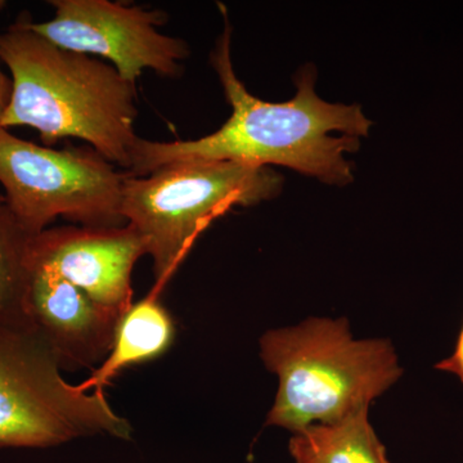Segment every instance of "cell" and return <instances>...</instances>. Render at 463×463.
Wrapping results in <instances>:
<instances>
[{"label":"cell","instance_id":"6da1fadb","mask_svg":"<svg viewBox=\"0 0 463 463\" xmlns=\"http://www.w3.org/2000/svg\"><path fill=\"white\" fill-rule=\"evenodd\" d=\"M212 63L232 108L227 123L194 141L139 138L129 175L146 176L179 161L230 160L259 166H288L330 184L353 181L345 155L359 148V137L367 136L373 125L359 106L319 99L312 67L301 70L297 96L288 102H265L252 96L232 65L230 25L216 43Z\"/></svg>","mask_w":463,"mask_h":463},{"label":"cell","instance_id":"7a4b0ae2","mask_svg":"<svg viewBox=\"0 0 463 463\" xmlns=\"http://www.w3.org/2000/svg\"><path fill=\"white\" fill-rule=\"evenodd\" d=\"M0 60L12 74L0 128L30 127L51 146L78 138L125 173L141 137L134 129L136 85L109 63L62 50L18 21L0 33Z\"/></svg>","mask_w":463,"mask_h":463},{"label":"cell","instance_id":"3957f363","mask_svg":"<svg viewBox=\"0 0 463 463\" xmlns=\"http://www.w3.org/2000/svg\"><path fill=\"white\" fill-rule=\"evenodd\" d=\"M260 356L279 377L265 425L292 434L370 408L403 374L389 340L355 339L346 318L312 317L265 332Z\"/></svg>","mask_w":463,"mask_h":463},{"label":"cell","instance_id":"277c9868","mask_svg":"<svg viewBox=\"0 0 463 463\" xmlns=\"http://www.w3.org/2000/svg\"><path fill=\"white\" fill-rule=\"evenodd\" d=\"M269 166L230 160L167 164L146 176L128 174L121 214L146 241L154 261L155 294L169 281L197 236L236 206L257 205L281 192Z\"/></svg>","mask_w":463,"mask_h":463},{"label":"cell","instance_id":"5b68a950","mask_svg":"<svg viewBox=\"0 0 463 463\" xmlns=\"http://www.w3.org/2000/svg\"><path fill=\"white\" fill-rule=\"evenodd\" d=\"M32 328H0V448H48L106 434L130 440V423L105 392H87Z\"/></svg>","mask_w":463,"mask_h":463},{"label":"cell","instance_id":"8992f818","mask_svg":"<svg viewBox=\"0 0 463 463\" xmlns=\"http://www.w3.org/2000/svg\"><path fill=\"white\" fill-rule=\"evenodd\" d=\"M127 176L93 148L42 147L0 128V184L29 236L48 230L58 216L81 227H123Z\"/></svg>","mask_w":463,"mask_h":463},{"label":"cell","instance_id":"52a82bcc","mask_svg":"<svg viewBox=\"0 0 463 463\" xmlns=\"http://www.w3.org/2000/svg\"><path fill=\"white\" fill-rule=\"evenodd\" d=\"M56 14L47 23L26 25L62 50L109 60L125 80L136 85L145 70L163 78L183 74L190 47L165 35L166 12L109 0H51Z\"/></svg>","mask_w":463,"mask_h":463},{"label":"cell","instance_id":"ba28073f","mask_svg":"<svg viewBox=\"0 0 463 463\" xmlns=\"http://www.w3.org/2000/svg\"><path fill=\"white\" fill-rule=\"evenodd\" d=\"M147 245L130 224L52 228L32 237L29 263L48 268L100 306L124 315L133 301L132 273Z\"/></svg>","mask_w":463,"mask_h":463},{"label":"cell","instance_id":"9c48e42d","mask_svg":"<svg viewBox=\"0 0 463 463\" xmlns=\"http://www.w3.org/2000/svg\"><path fill=\"white\" fill-rule=\"evenodd\" d=\"M25 310L30 327L67 370L102 364L123 316L96 303L53 270L33 264Z\"/></svg>","mask_w":463,"mask_h":463},{"label":"cell","instance_id":"30bf717a","mask_svg":"<svg viewBox=\"0 0 463 463\" xmlns=\"http://www.w3.org/2000/svg\"><path fill=\"white\" fill-rule=\"evenodd\" d=\"M175 339V323L158 294L137 301L118 319L111 349L90 377L79 383L87 392L103 388L130 365L146 364L165 354Z\"/></svg>","mask_w":463,"mask_h":463},{"label":"cell","instance_id":"8fae6325","mask_svg":"<svg viewBox=\"0 0 463 463\" xmlns=\"http://www.w3.org/2000/svg\"><path fill=\"white\" fill-rule=\"evenodd\" d=\"M368 411L364 408L292 434L288 452L294 463H390Z\"/></svg>","mask_w":463,"mask_h":463},{"label":"cell","instance_id":"7c38bea8","mask_svg":"<svg viewBox=\"0 0 463 463\" xmlns=\"http://www.w3.org/2000/svg\"><path fill=\"white\" fill-rule=\"evenodd\" d=\"M30 241L0 194V328H32L25 310Z\"/></svg>","mask_w":463,"mask_h":463},{"label":"cell","instance_id":"4fadbf2b","mask_svg":"<svg viewBox=\"0 0 463 463\" xmlns=\"http://www.w3.org/2000/svg\"><path fill=\"white\" fill-rule=\"evenodd\" d=\"M435 368L444 371V373L456 374L463 385V326L458 335V340H457L455 352L452 355L439 362Z\"/></svg>","mask_w":463,"mask_h":463},{"label":"cell","instance_id":"5bb4252c","mask_svg":"<svg viewBox=\"0 0 463 463\" xmlns=\"http://www.w3.org/2000/svg\"><path fill=\"white\" fill-rule=\"evenodd\" d=\"M12 97V79L0 69V121L7 111Z\"/></svg>","mask_w":463,"mask_h":463}]
</instances>
